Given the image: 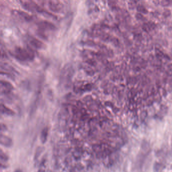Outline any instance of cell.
I'll list each match as a JSON object with an SVG mask.
<instances>
[{"label": "cell", "mask_w": 172, "mask_h": 172, "mask_svg": "<svg viewBox=\"0 0 172 172\" xmlns=\"http://www.w3.org/2000/svg\"><path fill=\"white\" fill-rule=\"evenodd\" d=\"M143 29L145 31H149L151 30V28L149 27V26L148 24H144L143 25Z\"/></svg>", "instance_id": "obj_10"}, {"label": "cell", "mask_w": 172, "mask_h": 172, "mask_svg": "<svg viewBox=\"0 0 172 172\" xmlns=\"http://www.w3.org/2000/svg\"><path fill=\"white\" fill-rule=\"evenodd\" d=\"M0 142L2 145L7 147H11L13 144V141L11 138L3 134L1 135Z\"/></svg>", "instance_id": "obj_1"}, {"label": "cell", "mask_w": 172, "mask_h": 172, "mask_svg": "<svg viewBox=\"0 0 172 172\" xmlns=\"http://www.w3.org/2000/svg\"><path fill=\"white\" fill-rule=\"evenodd\" d=\"M135 17L138 20H141L143 18V16L142 15V14L140 13H136Z\"/></svg>", "instance_id": "obj_11"}, {"label": "cell", "mask_w": 172, "mask_h": 172, "mask_svg": "<svg viewBox=\"0 0 172 172\" xmlns=\"http://www.w3.org/2000/svg\"><path fill=\"white\" fill-rule=\"evenodd\" d=\"M171 11L169 9H165L163 11V15L165 17H168L171 15Z\"/></svg>", "instance_id": "obj_9"}, {"label": "cell", "mask_w": 172, "mask_h": 172, "mask_svg": "<svg viewBox=\"0 0 172 172\" xmlns=\"http://www.w3.org/2000/svg\"><path fill=\"white\" fill-rule=\"evenodd\" d=\"M137 11L140 12V13H143V14H147L148 13V11L146 10V8L142 5H139L137 7Z\"/></svg>", "instance_id": "obj_5"}, {"label": "cell", "mask_w": 172, "mask_h": 172, "mask_svg": "<svg viewBox=\"0 0 172 172\" xmlns=\"http://www.w3.org/2000/svg\"><path fill=\"white\" fill-rule=\"evenodd\" d=\"M170 3L171 2L169 1H162L160 2V4L163 7H167L169 5H170Z\"/></svg>", "instance_id": "obj_8"}, {"label": "cell", "mask_w": 172, "mask_h": 172, "mask_svg": "<svg viewBox=\"0 0 172 172\" xmlns=\"http://www.w3.org/2000/svg\"><path fill=\"white\" fill-rule=\"evenodd\" d=\"M1 161H7L8 160V159H9V157H8V155H6L5 153H3L2 151H1Z\"/></svg>", "instance_id": "obj_7"}, {"label": "cell", "mask_w": 172, "mask_h": 172, "mask_svg": "<svg viewBox=\"0 0 172 172\" xmlns=\"http://www.w3.org/2000/svg\"><path fill=\"white\" fill-rule=\"evenodd\" d=\"M1 112L3 114H6L9 116H13L14 115V112L12 110H10L3 104H1Z\"/></svg>", "instance_id": "obj_3"}, {"label": "cell", "mask_w": 172, "mask_h": 172, "mask_svg": "<svg viewBox=\"0 0 172 172\" xmlns=\"http://www.w3.org/2000/svg\"><path fill=\"white\" fill-rule=\"evenodd\" d=\"M31 43L33 44V45H35V47H41V44L43 45V43H41V42H39L38 40L35 39H31Z\"/></svg>", "instance_id": "obj_6"}, {"label": "cell", "mask_w": 172, "mask_h": 172, "mask_svg": "<svg viewBox=\"0 0 172 172\" xmlns=\"http://www.w3.org/2000/svg\"><path fill=\"white\" fill-rule=\"evenodd\" d=\"M45 172V170H43V169H40L38 171V172Z\"/></svg>", "instance_id": "obj_13"}, {"label": "cell", "mask_w": 172, "mask_h": 172, "mask_svg": "<svg viewBox=\"0 0 172 172\" xmlns=\"http://www.w3.org/2000/svg\"><path fill=\"white\" fill-rule=\"evenodd\" d=\"M43 151V148L41 147H39L36 150V152L35 153V160H37L38 159L39 155H41V153H42Z\"/></svg>", "instance_id": "obj_4"}, {"label": "cell", "mask_w": 172, "mask_h": 172, "mask_svg": "<svg viewBox=\"0 0 172 172\" xmlns=\"http://www.w3.org/2000/svg\"><path fill=\"white\" fill-rule=\"evenodd\" d=\"M48 133H49L48 128L47 127L44 128L41 132V140L43 143H45L47 141Z\"/></svg>", "instance_id": "obj_2"}, {"label": "cell", "mask_w": 172, "mask_h": 172, "mask_svg": "<svg viewBox=\"0 0 172 172\" xmlns=\"http://www.w3.org/2000/svg\"><path fill=\"white\" fill-rule=\"evenodd\" d=\"M15 172H21V171H20V170H16V171H15Z\"/></svg>", "instance_id": "obj_14"}, {"label": "cell", "mask_w": 172, "mask_h": 172, "mask_svg": "<svg viewBox=\"0 0 172 172\" xmlns=\"http://www.w3.org/2000/svg\"><path fill=\"white\" fill-rule=\"evenodd\" d=\"M7 129V128L6 125L3 124L2 123L1 124V131H5V130H6Z\"/></svg>", "instance_id": "obj_12"}]
</instances>
